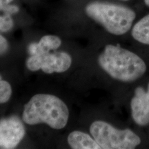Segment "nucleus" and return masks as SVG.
<instances>
[{"instance_id": "nucleus-7", "label": "nucleus", "mask_w": 149, "mask_h": 149, "mask_svg": "<svg viewBox=\"0 0 149 149\" xmlns=\"http://www.w3.org/2000/svg\"><path fill=\"white\" fill-rule=\"evenodd\" d=\"M131 115L139 126L149 124V83L146 90L137 87L130 102Z\"/></svg>"}, {"instance_id": "nucleus-10", "label": "nucleus", "mask_w": 149, "mask_h": 149, "mask_svg": "<svg viewBox=\"0 0 149 149\" xmlns=\"http://www.w3.org/2000/svg\"><path fill=\"white\" fill-rule=\"evenodd\" d=\"M19 11V8L16 5L9 4L3 8H0V32H8L14 26V21L12 15Z\"/></svg>"}, {"instance_id": "nucleus-4", "label": "nucleus", "mask_w": 149, "mask_h": 149, "mask_svg": "<svg viewBox=\"0 0 149 149\" xmlns=\"http://www.w3.org/2000/svg\"><path fill=\"white\" fill-rule=\"evenodd\" d=\"M90 133L103 149H133L141 143L140 137L131 130L117 129L101 120L91 124Z\"/></svg>"}, {"instance_id": "nucleus-8", "label": "nucleus", "mask_w": 149, "mask_h": 149, "mask_svg": "<svg viewBox=\"0 0 149 149\" xmlns=\"http://www.w3.org/2000/svg\"><path fill=\"white\" fill-rule=\"evenodd\" d=\"M61 44V40L56 35H47L43 36L38 43H31L28 47V51L31 55L48 53L57 49Z\"/></svg>"}, {"instance_id": "nucleus-11", "label": "nucleus", "mask_w": 149, "mask_h": 149, "mask_svg": "<svg viewBox=\"0 0 149 149\" xmlns=\"http://www.w3.org/2000/svg\"><path fill=\"white\" fill-rule=\"evenodd\" d=\"M131 33L136 41L149 45V14L135 24Z\"/></svg>"}, {"instance_id": "nucleus-2", "label": "nucleus", "mask_w": 149, "mask_h": 149, "mask_svg": "<svg viewBox=\"0 0 149 149\" xmlns=\"http://www.w3.org/2000/svg\"><path fill=\"white\" fill-rule=\"evenodd\" d=\"M69 111L66 104L57 96L37 94L24 106L22 119L29 125L44 123L54 129L66 126Z\"/></svg>"}, {"instance_id": "nucleus-14", "label": "nucleus", "mask_w": 149, "mask_h": 149, "mask_svg": "<svg viewBox=\"0 0 149 149\" xmlns=\"http://www.w3.org/2000/svg\"><path fill=\"white\" fill-rule=\"evenodd\" d=\"M13 0H0V8H3L7 6L10 4Z\"/></svg>"}, {"instance_id": "nucleus-6", "label": "nucleus", "mask_w": 149, "mask_h": 149, "mask_svg": "<svg viewBox=\"0 0 149 149\" xmlns=\"http://www.w3.org/2000/svg\"><path fill=\"white\" fill-rule=\"evenodd\" d=\"M26 129L17 116L0 120V148L12 149L17 146L25 136Z\"/></svg>"}, {"instance_id": "nucleus-3", "label": "nucleus", "mask_w": 149, "mask_h": 149, "mask_svg": "<svg viewBox=\"0 0 149 149\" xmlns=\"http://www.w3.org/2000/svg\"><path fill=\"white\" fill-rule=\"evenodd\" d=\"M85 11L89 17L115 35H122L127 33L136 17L135 13L128 7L101 1L88 3Z\"/></svg>"}, {"instance_id": "nucleus-9", "label": "nucleus", "mask_w": 149, "mask_h": 149, "mask_svg": "<svg viewBox=\"0 0 149 149\" xmlns=\"http://www.w3.org/2000/svg\"><path fill=\"white\" fill-rule=\"evenodd\" d=\"M68 143L73 149L101 148L93 137L79 130H74L68 135Z\"/></svg>"}, {"instance_id": "nucleus-16", "label": "nucleus", "mask_w": 149, "mask_h": 149, "mask_svg": "<svg viewBox=\"0 0 149 149\" xmlns=\"http://www.w3.org/2000/svg\"><path fill=\"white\" fill-rule=\"evenodd\" d=\"M123 1H127V0H123Z\"/></svg>"}, {"instance_id": "nucleus-15", "label": "nucleus", "mask_w": 149, "mask_h": 149, "mask_svg": "<svg viewBox=\"0 0 149 149\" xmlns=\"http://www.w3.org/2000/svg\"><path fill=\"white\" fill-rule=\"evenodd\" d=\"M144 3L147 6L149 7V0H144Z\"/></svg>"}, {"instance_id": "nucleus-1", "label": "nucleus", "mask_w": 149, "mask_h": 149, "mask_svg": "<svg viewBox=\"0 0 149 149\" xmlns=\"http://www.w3.org/2000/svg\"><path fill=\"white\" fill-rule=\"evenodd\" d=\"M98 64L113 79L124 82L134 81L146 70L143 59L133 52L120 46H106L98 57Z\"/></svg>"}, {"instance_id": "nucleus-13", "label": "nucleus", "mask_w": 149, "mask_h": 149, "mask_svg": "<svg viewBox=\"0 0 149 149\" xmlns=\"http://www.w3.org/2000/svg\"><path fill=\"white\" fill-rule=\"evenodd\" d=\"M9 45L8 41L4 37L0 35V55H4L8 51Z\"/></svg>"}, {"instance_id": "nucleus-12", "label": "nucleus", "mask_w": 149, "mask_h": 149, "mask_svg": "<svg viewBox=\"0 0 149 149\" xmlns=\"http://www.w3.org/2000/svg\"><path fill=\"white\" fill-rule=\"evenodd\" d=\"M12 95V87L8 81L2 79L0 75V104L6 103Z\"/></svg>"}, {"instance_id": "nucleus-5", "label": "nucleus", "mask_w": 149, "mask_h": 149, "mask_svg": "<svg viewBox=\"0 0 149 149\" xmlns=\"http://www.w3.org/2000/svg\"><path fill=\"white\" fill-rule=\"evenodd\" d=\"M71 64V57L66 52H48L31 55L26 61V66L31 71L42 70L47 74L66 72Z\"/></svg>"}]
</instances>
